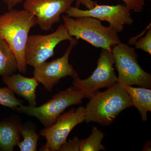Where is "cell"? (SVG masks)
Masks as SVG:
<instances>
[{
	"mask_svg": "<svg viewBox=\"0 0 151 151\" xmlns=\"http://www.w3.org/2000/svg\"><path fill=\"white\" fill-rule=\"evenodd\" d=\"M37 19L27 10L13 8L0 15V38L8 44L16 58L19 72L27 71L25 51L29 33Z\"/></svg>",
	"mask_w": 151,
	"mask_h": 151,
	"instance_id": "6da1fadb",
	"label": "cell"
},
{
	"mask_svg": "<svg viewBox=\"0 0 151 151\" xmlns=\"http://www.w3.org/2000/svg\"><path fill=\"white\" fill-rule=\"evenodd\" d=\"M133 106L132 100L117 82L106 91H99L93 95L85 108L86 123L94 122L106 126L113 123L122 111Z\"/></svg>",
	"mask_w": 151,
	"mask_h": 151,
	"instance_id": "7a4b0ae2",
	"label": "cell"
},
{
	"mask_svg": "<svg viewBox=\"0 0 151 151\" xmlns=\"http://www.w3.org/2000/svg\"><path fill=\"white\" fill-rule=\"evenodd\" d=\"M68 32L76 39L83 40L97 47L112 51L121 42L118 33L110 27L104 26L101 21L90 17L77 18L62 16Z\"/></svg>",
	"mask_w": 151,
	"mask_h": 151,
	"instance_id": "3957f363",
	"label": "cell"
},
{
	"mask_svg": "<svg viewBox=\"0 0 151 151\" xmlns=\"http://www.w3.org/2000/svg\"><path fill=\"white\" fill-rule=\"evenodd\" d=\"M85 98L77 87L73 86L53 95L51 100L38 107L21 105L14 111L37 118L45 128L50 127L68 107L79 105Z\"/></svg>",
	"mask_w": 151,
	"mask_h": 151,
	"instance_id": "277c9868",
	"label": "cell"
},
{
	"mask_svg": "<svg viewBox=\"0 0 151 151\" xmlns=\"http://www.w3.org/2000/svg\"><path fill=\"white\" fill-rule=\"evenodd\" d=\"M112 52L118 72V83L151 89V74L143 70L138 63L135 48L121 42L113 47Z\"/></svg>",
	"mask_w": 151,
	"mask_h": 151,
	"instance_id": "5b68a950",
	"label": "cell"
},
{
	"mask_svg": "<svg viewBox=\"0 0 151 151\" xmlns=\"http://www.w3.org/2000/svg\"><path fill=\"white\" fill-rule=\"evenodd\" d=\"M115 60L112 51L102 49L96 69L88 78L81 79L78 73L73 76V85L78 88L85 98L90 99L102 88H108L117 83L114 70Z\"/></svg>",
	"mask_w": 151,
	"mask_h": 151,
	"instance_id": "8992f818",
	"label": "cell"
},
{
	"mask_svg": "<svg viewBox=\"0 0 151 151\" xmlns=\"http://www.w3.org/2000/svg\"><path fill=\"white\" fill-rule=\"evenodd\" d=\"M76 40L69 35L64 24L50 34L29 35L25 51L27 65L36 67L54 55L55 48L60 42Z\"/></svg>",
	"mask_w": 151,
	"mask_h": 151,
	"instance_id": "52a82bcc",
	"label": "cell"
},
{
	"mask_svg": "<svg viewBox=\"0 0 151 151\" xmlns=\"http://www.w3.org/2000/svg\"><path fill=\"white\" fill-rule=\"evenodd\" d=\"M85 108L80 106L63 113L53 125L40 130L39 134L46 139V143L40 151H58L60 146L66 142L67 137L73 128L85 120Z\"/></svg>",
	"mask_w": 151,
	"mask_h": 151,
	"instance_id": "ba28073f",
	"label": "cell"
},
{
	"mask_svg": "<svg viewBox=\"0 0 151 151\" xmlns=\"http://www.w3.org/2000/svg\"><path fill=\"white\" fill-rule=\"evenodd\" d=\"M65 13L67 16L77 18L90 17L109 24V27L117 33L122 32L125 25H130L134 22L131 16V10L126 5H99L97 4L90 9H80L77 7L70 6Z\"/></svg>",
	"mask_w": 151,
	"mask_h": 151,
	"instance_id": "9c48e42d",
	"label": "cell"
},
{
	"mask_svg": "<svg viewBox=\"0 0 151 151\" xmlns=\"http://www.w3.org/2000/svg\"><path fill=\"white\" fill-rule=\"evenodd\" d=\"M78 41L76 40L70 42V45L61 57L50 62L45 61L34 68V77L38 83H41L49 92L52 91L53 87L61 78L68 76L73 77L77 73L69 63V57Z\"/></svg>",
	"mask_w": 151,
	"mask_h": 151,
	"instance_id": "30bf717a",
	"label": "cell"
},
{
	"mask_svg": "<svg viewBox=\"0 0 151 151\" xmlns=\"http://www.w3.org/2000/svg\"><path fill=\"white\" fill-rule=\"evenodd\" d=\"M75 0H24L23 8L32 13L37 19V24L42 30L52 29L59 22L61 14L71 6Z\"/></svg>",
	"mask_w": 151,
	"mask_h": 151,
	"instance_id": "8fae6325",
	"label": "cell"
},
{
	"mask_svg": "<svg viewBox=\"0 0 151 151\" xmlns=\"http://www.w3.org/2000/svg\"><path fill=\"white\" fill-rule=\"evenodd\" d=\"M2 80L14 93L27 100L29 103V106H36V90L39 83L34 77L28 78L19 73L3 76Z\"/></svg>",
	"mask_w": 151,
	"mask_h": 151,
	"instance_id": "7c38bea8",
	"label": "cell"
},
{
	"mask_svg": "<svg viewBox=\"0 0 151 151\" xmlns=\"http://www.w3.org/2000/svg\"><path fill=\"white\" fill-rule=\"evenodd\" d=\"M23 123L17 115L0 122V151H13L21 140Z\"/></svg>",
	"mask_w": 151,
	"mask_h": 151,
	"instance_id": "4fadbf2b",
	"label": "cell"
},
{
	"mask_svg": "<svg viewBox=\"0 0 151 151\" xmlns=\"http://www.w3.org/2000/svg\"><path fill=\"white\" fill-rule=\"evenodd\" d=\"M120 84L129 96L133 106L139 111L142 121L146 122L147 120V113L151 111V89Z\"/></svg>",
	"mask_w": 151,
	"mask_h": 151,
	"instance_id": "5bb4252c",
	"label": "cell"
},
{
	"mask_svg": "<svg viewBox=\"0 0 151 151\" xmlns=\"http://www.w3.org/2000/svg\"><path fill=\"white\" fill-rule=\"evenodd\" d=\"M18 70L15 55L8 44L0 38V76H9Z\"/></svg>",
	"mask_w": 151,
	"mask_h": 151,
	"instance_id": "9a60e30c",
	"label": "cell"
},
{
	"mask_svg": "<svg viewBox=\"0 0 151 151\" xmlns=\"http://www.w3.org/2000/svg\"><path fill=\"white\" fill-rule=\"evenodd\" d=\"M37 127L32 122H27L23 124L21 135L23 140L18 144L21 151H36L37 150L38 141L39 135L36 133Z\"/></svg>",
	"mask_w": 151,
	"mask_h": 151,
	"instance_id": "2e32d148",
	"label": "cell"
},
{
	"mask_svg": "<svg viewBox=\"0 0 151 151\" xmlns=\"http://www.w3.org/2000/svg\"><path fill=\"white\" fill-rule=\"evenodd\" d=\"M104 136V133L97 127H92L91 134L86 139L80 140V151L105 150V146L102 144Z\"/></svg>",
	"mask_w": 151,
	"mask_h": 151,
	"instance_id": "e0dca14e",
	"label": "cell"
},
{
	"mask_svg": "<svg viewBox=\"0 0 151 151\" xmlns=\"http://www.w3.org/2000/svg\"><path fill=\"white\" fill-rule=\"evenodd\" d=\"M22 104L23 101L18 99L8 87L0 88V105L14 110Z\"/></svg>",
	"mask_w": 151,
	"mask_h": 151,
	"instance_id": "ac0fdd59",
	"label": "cell"
},
{
	"mask_svg": "<svg viewBox=\"0 0 151 151\" xmlns=\"http://www.w3.org/2000/svg\"><path fill=\"white\" fill-rule=\"evenodd\" d=\"M135 49H141L151 55V28L149 29L144 37L135 42Z\"/></svg>",
	"mask_w": 151,
	"mask_h": 151,
	"instance_id": "d6986e66",
	"label": "cell"
},
{
	"mask_svg": "<svg viewBox=\"0 0 151 151\" xmlns=\"http://www.w3.org/2000/svg\"><path fill=\"white\" fill-rule=\"evenodd\" d=\"M80 139L77 137H74L68 141L63 144L58 151H80L79 148Z\"/></svg>",
	"mask_w": 151,
	"mask_h": 151,
	"instance_id": "ffe728a7",
	"label": "cell"
},
{
	"mask_svg": "<svg viewBox=\"0 0 151 151\" xmlns=\"http://www.w3.org/2000/svg\"><path fill=\"white\" fill-rule=\"evenodd\" d=\"M130 10L141 12L146 5L145 0H122Z\"/></svg>",
	"mask_w": 151,
	"mask_h": 151,
	"instance_id": "44dd1931",
	"label": "cell"
},
{
	"mask_svg": "<svg viewBox=\"0 0 151 151\" xmlns=\"http://www.w3.org/2000/svg\"><path fill=\"white\" fill-rule=\"evenodd\" d=\"M97 3L93 1L92 0H76V6L77 7H79L81 5H83L88 9H90L93 8Z\"/></svg>",
	"mask_w": 151,
	"mask_h": 151,
	"instance_id": "7402d4cb",
	"label": "cell"
},
{
	"mask_svg": "<svg viewBox=\"0 0 151 151\" xmlns=\"http://www.w3.org/2000/svg\"><path fill=\"white\" fill-rule=\"evenodd\" d=\"M7 7L8 9L14 8L16 6L23 2L24 0H1Z\"/></svg>",
	"mask_w": 151,
	"mask_h": 151,
	"instance_id": "603a6c76",
	"label": "cell"
},
{
	"mask_svg": "<svg viewBox=\"0 0 151 151\" xmlns=\"http://www.w3.org/2000/svg\"><path fill=\"white\" fill-rule=\"evenodd\" d=\"M142 151H151V141L149 140L146 143L142 149Z\"/></svg>",
	"mask_w": 151,
	"mask_h": 151,
	"instance_id": "cb8c5ba5",
	"label": "cell"
}]
</instances>
